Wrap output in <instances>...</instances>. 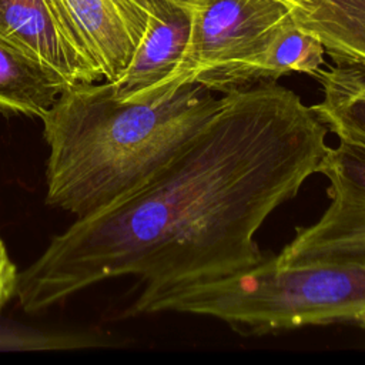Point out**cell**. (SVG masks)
I'll return each instance as SVG.
<instances>
[{"label": "cell", "mask_w": 365, "mask_h": 365, "mask_svg": "<svg viewBox=\"0 0 365 365\" xmlns=\"http://www.w3.org/2000/svg\"><path fill=\"white\" fill-rule=\"evenodd\" d=\"M329 130L291 88L259 81L224 106L145 184L77 218L19 278L17 298L40 314L110 278L143 284L124 317L161 297L265 259L257 232L319 173Z\"/></svg>", "instance_id": "obj_1"}, {"label": "cell", "mask_w": 365, "mask_h": 365, "mask_svg": "<svg viewBox=\"0 0 365 365\" xmlns=\"http://www.w3.org/2000/svg\"><path fill=\"white\" fill-rule=\"evenodd\" d=\"M227 101L187 84L123 101L110 81L68 86L40 118L50 148L46 204L83 218L157 174Z\"/></svg>", "instance_id": "obj_2"}, {"label": "cell", "mask_w": 365, "mask_h": 365, "mask_svg": "<svg viewBox=\"0 0 365 365\" xmlns=\"http://www.w3.org/2000/svg\"><path fill=\"white\" fill-rule=\"evenodd\" d=\"M364 309L365 268H279L269 255L250 269L167 294L148 314L202 315L242 335H264L308 325L352 324Z\"/></svg>", "instance_id": "obj_3"}, {"label": "cell", "mask_w": 365, "mask_h": 365, "mask_svg": "<svg viewBox=\"0 0 365 365\" xmlns=\"http://www.w3.org/2000/svg\"><path fill=\"white\" fill-rule=\"evenodd\" d=\"M190 13L182 58L153 97L187 84L227 94L258 83L265 50L291 19L277 0H194Z\"/></svg>", "instance_id": "obj_4"}, {"label": "cell", "mask_w": 365, "mask_h": 365, "mask_svg": "<svg viewBox=\"0 0 365 365\" xmlns=\"http://www.w3.org/2000/svg\"><path fill=\"white\" fill-rule=\"evenodd\" d=\"M318 174L328 180L329 204L315 222L297 227L275 262L365 268V153L344 143L329 147Z\"/></svg>", "instance_id": "obj_5"}, {"label": "cell", "mask_w": 365, "mask_h": 365, "mask_svg": "<svg viewBox=\"0 0 365 365\" xmlns=\"http://www.w3.org/2000/svg\"><path fill=\"white\" fill-rule=\"evenodd\" d=\"M68 29L100 68L115 83L127 70L155 0H54Z\"/></svg>", "instance_id": "obj_6"}, {"label": "cell", "mask_w": 365, "mask_h": 365, "mask_svg": "<svg viewBox=\"0 0 365 365\" xmlns=\"http://www.w3.org/2000/svg\"><path fill=\"white\" fill-rule=\"evenodd\" d=\"M0 38L50 67L70 84L104 80L54 0H0Z\"/></svg>", "instance_id": "obj_7"}, {"label": "cell", "mask_w": 365, "mask_h": 365, "mask_svg": "<svg viewBox=\"0 0 365 365\" xmlns=\"http://www.w3.org/2000/svg\"><path fill=\"white\" fill-rule=\"evenodd\" d=\"M191 30L190 9L155 0L145 33L124 74L111 83L123 101H148L180 64Z\"/></svg>", "instance_id": "obj_8"}, {"label": "cell", "mask_w": 365, "mask_h": 365, "mask_svg": "<svg viewBox=\"0 0 365 365\" xmlns=\"http://www.w3.org/2000/svg\"><path fill=\"white\" fill-rule=\"evenodd\" d=\"M336 66L365 70V0H277Z\"/></svg>", "instance_id": "obj_9"}, {"label": "cell", "mask_w": 365, "mask_h": 365, "mask_svg": "<svg viewBox=\"0 0 365 365\" xmlns=\"http://www.w3.org/2000/svg\"><path fill=\"white\" fill-rule=\"evenodd\" d=\"M71 86L64 77L0 38V114L41 118Z\"/></svg>", "instance_id": "obj_10"}, {"label": "cell", "mask_w": 365, "mask_h": 365, "mask_svg": "<svg viewBox=\"0 0 365 365\" xmlns=\"http://www.w3.org/2000/svg\"><path fill=\"white\" fill-rule=\"evenodd\" d=\"M312 77L322 98L312 108L339 143L365 153V70L352 66L319 68Z\"/></svg>", "instance_id": "obj_11"}, {"label": "cell", "mask_w": 365, "mask_h": 365, "mask_svg": "<svg viewBox=\"0 0 365 365\" xmlns=\"http://www.w3.org/2000/svg\"><path fill=\"white\" fill-rule=\"evenodd\" d=\"M325 64V48L288 19L265 50L257 73L259 81H277L291 73L314 76Z\"/></svg>", "instance_id": "obj_12"}, {"label": "cell", "mask_w": 365, "mask_h": 365, "mask_svg": "<svg viewBox=\"0 0 365 365\" xmlns=\"http://www.w3.org/2000/svg\"><path fill=\"white\" fill-rule=\"evenodd\" d=\"M19 278L17 267L10 259L4 242L0 238V312L13 297H17Z\"/></svg>", "instance_id": "obj_13"}, {"label": "cell", "mask_w": 365, "mask_h": 365, "mask_svg": "<svg viewBox=\"0 0 365 365\" xmlns=\"http://www.w3.org/2000/svg\"><path fill=\"white\" fill-rule=\"evenodd\" d=\"M352 324H354V325H358V327H361V328L365 329V309L361 311V312L354 318Z\"/></svg>", "instance_id": "obj_14"}, {"label": "cell", "mask_w": 365, "mask_h": 365, "mask_svg": "<svg viewBox=\"0 0 365 365\" xmlns=\"http://www.w3.org/2000/svg\"><path fill=\"white\" fill-rule=\"evenodd\" d=\"M168 1H173V3H177V4H181V6H185V7H191L194 0H168Z\"/></svg>", "instance_id": "obj_15"}]
</instances>
